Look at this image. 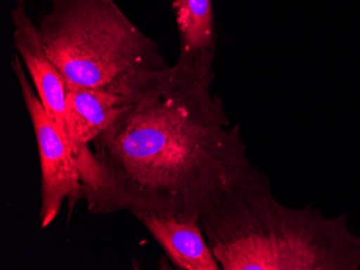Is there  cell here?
I'll return each instance as SVG.
<instances>
[{
	"mask_svg": "<svg viewBox=\"0 0 360 270\" xmlns=\"http://www.w3.org/2000/svg\"><path fill=\"white\" fill-rule=\"evenodd\" d=\"M215 62L177 58L159 88L77 152L88 210L133 205L198 211L250 166L240 124L212 92Z\"/></svg>",
	"mask_w": 360,
	"mask_h": 270,
	"instance_id": "6da1fadb",
	"label": "cell"
},
{
	"mask_svg": "<svg viewBox=\"0 0 360 270\" xmlns=\"http://www.w3.org/2000/svg\"><path fill=\"white\" fill-rule=\"evenodd\" d=\"M200 223L222 270L360 268V235L347 215L283 205L266 173L252 165L210 195Z\"/></svg>",
	"mask_w": 360,
	"mask_h": 270,
	"instance_id": "7a4b0ae2",
	"label": "cell"
},
{
	"mask_svg": "<svg viewBox=\"0 0 360 270\" xmlns=\"http://www.w3.org/2000/svg\"><path fill=\"white\" fill-rule=\"evenodd\" d=\"M36 28L68 86L141 100L171 74L159 43L115 0H50Z\"/></svg>",
	"mask_w": 360,
	"mask_h": 270,
	"instance_id": "3957f363",
	"label": "cell"
},
{
	"mask_svg": "<svg viewBox=\"0 0 360 270\" xmlns=\"http://www.w3.org/2000/svg\"><path fill=\"white\" fill-rule=\"evenodd\" d=\"M10 66L19 82L37 140L41 167L40 229H46L56 219L66 199L70 213L79 201L84 199V184L74 149L54 124L28 81L19 53L12 55Z\"/></svg>",
	"mask_w": 360,
	"mask_h": 270,
	"instance_id": "277c9868",
	"label": "cell"
},
{
	"mask_svg": "<svg viewBox=\"0 0 360 270\" xmlns=\"http://www.w3.org/2000/svg\"><path fill=\"white\" fill-rule=\"evenodd\" d=\"M129 211L178 269L222 270L206 241L198 211L147 205H131Z\"/></svg>",
	"mask_w": 360,
	"mask_h": 270,
	"instance_id": "5b68a950",
	"label": "cell"
},
{
	"mask_svg": "<svg viewBox=\"0 0 360 270\" xmlns=\"http://www.w3.org/2000/svg\"><path fill=\"white\" fill-rule=\"evenodd\" d=\"M11 21L14 27L12 35L14 48L21 55L24 66L32 76L44 109L70 144L65 120L68 84L46 54L38 36L36 24L28 15L25 6L15 5L11 11Z\"/></svg>",
	"mask_w": 360,
	"mask_h": 270,
	"instance_id": "8992f818",
	"label": "cell"
},
{
	"mask_svg": "<svg viewBox=\"0 0 360 270\" xmlns=\"http://www.w3.org/2000/svg\"><path fill=\"white\" fill-rule=\"evenodd\" d=\"M139 100L68 86L66 128L74 148L89 146Z\"/></svg>",
	"mask_w": 360,
	"mask_h": 270,
	"instance_id": "52a82bcc",
	"label": "cell"
},
{
	"mask_svg": "<svg viewBox=\"0 0 360 270\" xmlns=\"http://www.w3.org/2000/svg\"><path fill=\"white\" fill-rule=\"evenodd\" d=\"M179 36L178 58L189 62H215L217 48L212 0H173Z\"/></svg>",
	"mask_w": 360,
	"mask_h": 270,
	"instance_id": "ba28073f",
	"label": "cell"
},
{
	"mask_svg": "<svg viewBox=\"0 0 360 270\" xmlns=\"http://www.w3.org/2000/svg\"><path fill=\"white\" fill-rule=\"evenodd\" d=\"M15 5L25 6V0H14Z\"/></svg>",
	"mask_w": 360,
	"mask_h": 270,
	"instance_id": "9c48e42d",
	"label": "cell"
}]
</instances>
